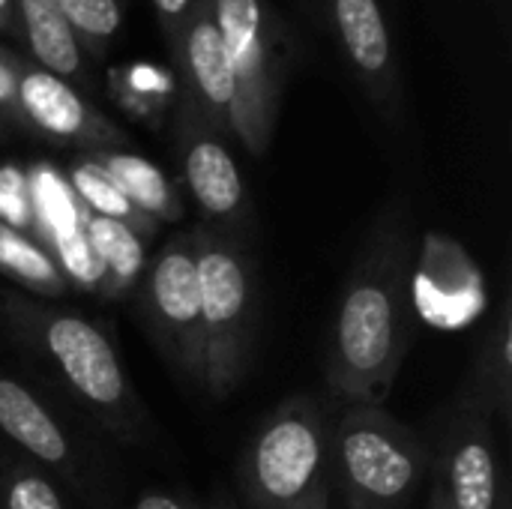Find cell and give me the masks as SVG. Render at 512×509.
Masks as SVG:
<instances>
[{
	"label": "cell",
	"mask_w": 512,
	"mask_h": 509,
	"mask_svg": "<svg viewBox=\"0 0 512 509\" xmlns=\"http://www.w3.org/2000/svg\"><path fill=\"white\" fill-rule=\"evenodd\" d=\"M414 243L405 219L390 210L366 237L339 297L327 390L342 405H384L414 339L411 291Z\"/></svg>",
	"instance_id": "obj_1"
},
{
	"label": "cell",
	"mask_w": 512,
	"mask_h": 509,
	"mask_svg": "<svg viewBox=\"0 0 512 509\" xmlns=\"http://www.w3.org/2000/svg\"><path fill=\"white\" fill-rule=\"evenodd\" d=\"M0 327L33 360L57 375L63 390L114 438L141 444L150 417L120 363L111 336L72 309L0 288Z\"/></svg>",
	"instance_id": "obj_2"
},
{
	"label": "cell",
	"mask_w": 512,
	"mask_h": 509,
	"mask_svg": "<svg viewBox=\"0 0 512 509\" xmlns=\"http://www.w3.org/2000/svg\"><path fill=\"white\" fill-rule=\"evenodd\" d=\"M336 405L300 393L276 405L240 459L249 509H333L330 429Z\"/></svg>",
	"instance_id": "obj_3"
},
{
	"label": "cell",
	"mask_w": 512,
	"mask_h": 509,
	"mask_svg": "<svg viewBox=\"0 0 512 509\" xmlns=\"http://www.w3.org/2000/svg\"><path fill=\"white\" fill-rule=\"evenodd\" d=\"M429 468V444L384 405H336L330 471L342 509H411Z\"/></svg>",
	"instance_id": "obj_4"
},
{
	"label": "cell",
	"mask_w": 512,
	"mask_h": 509,
	"mask_svg": "<svg viewBox=\"0 0 512 509\" xmlns=\"http://www.w3.org/2000/svg\"><path fill=\"white\" fill-rule=\"evenodd\" d=\"M192 249L201 294L204 333V381L213 399L231 396L252 366L255 324H258V276L249 243L192 225Z\"/></svg>",
	"instance_id": "obj_5"
},
{
	"label": "cell",
	"mask_w": 512,
	"mask_h": 509,
	"mask_svg": "<svg viewBox=\"0 0 512 509\" xmlns=\"http://www.w3.org/2000/svg\"><path fill=\"white\" fill-rule=\"evenodd\" d=\"M141 315L162 357L195 387L204 381L201 294L192 234L180 231L141 273Z\"/></svg>",
	"instance_id": "obj_6"
},
{
	"label": "cell",
	"mask_w": 512,
	"mask_h": 509,
	"mask_svg": "<svg viewBox=\"0 0 512 509\" xmlns=\"http://www.w3.org/2000/svg\"><path fill=\"white\" fill-rule=\"evenodd\" d=\"M429 474L450 509H510L492 417L468 390L444 411Z\"/></svg>",
	"instance_id": "obj_7"
},
{
	"label": "cell",
	"mask_w": 512,
	"mask_h": 509,
	"mask_svg": "<svg viewBox=\"0 0 512 509\" xmlns=\"http://www.w3.org/2000/svg\"><path fill=\"white\" fill-rule=\"evenodd\" d=\"M213 24L237 78L234 132L243 147L261 156L276 123V75L264 45V9L258 0H213Z\"/></svg>",
	"instance_id": "obj_8"
},
{
	"label": "cell",
	"mask_w": 512,
	"mask_h": 509,
	"mask_svg": "<svg viewBox=\"0 0 512 509\" xmlns=\"http://www.w3.org/2000/svg\"><path fill=\"white\" fill-rule=\"evenodd\" d=\"M0 435L66 489L90 504H102V486L93 477V462L66 423L39 399L36 390L0 369Z\"/></svg>",
	"instance_id": "obj_9"
},
{
	"label": "cell",
	"mask_w": 512,
	"mask_h": 509,
	"mask_svg": "<svg viewBox=\"0 0 512 509\" xmlns=\"http://www.w3.org/2000/svg\"><path fill=\"white\" fill-rule=\"evenodd\" d=\"M180 168L183 183L198 204L201 225L249 243L252 204L246 183L228 144L195 108L183 117L180 126Z\"/></svg>",
	"instance_id": "obj_10"
},
{
	"label": "cell",
	"mask_w": 512,
	"mask_h": 509,
	"mask_svg": "<svg viewBox=\"0 0 512 509\" xmlns=\"http://www.w3.org/2000/svg\"><path fill=\"white\" fill-rule=\"evenodd\" d=\"M18 114L39 129L42 135L66 144H84L87 150H102L114 147L123 135L102 120L84 99L81 93L45 72V69H24L18 72V96H15Z\"/></svg>",
	"instance_id": "obj_11"
},
{
	"label": "cell",
	"mask_w": 512,
	"mask_h": 509,
	"mask_svg": "<svg viewBox=\"0 0 512 509\" xmlns=\"http://www.w3.org/2000/svg\"><path fill=\"white\" fill-rule=\"evenodd\" d=\"M186 78L195 93V111L222 132H234L237 114V78L222 45V36L213 24V15H201L189 24L186 33Z\"/></svg>",
	"instance_id": "obj_12"
},
{
	"label": "cell",
	"mask_w": 512,
	"mask_h": 509,
	"mask_svg": "<svg viewBox=\"0 0 512 509\" xmlns=\"http://www.w3.org/2000/svg\"><path fill=\"white\" fill-rule=\"evenodd\" d=\"M87 156L117 183V189L156 225L159 222H180L186 207L180 189L171 183V177L153 165L150 159L117 150V147H102V150H87Z\"/></svg>",
	"instance_id": "obj_13"
},
{
	"label": "cell",
	"mask_w": 512,
	"mask_h": 509,
	"mask_svg": "<svg viewBox=\"0 0 512 509\" xmlns=\"http://www.w3.org/2000/svg\"><path fill=\"white\" fill-rule=\"evenodd\" d=\"M84 240L99 264L102 282L99 291L105 297H120L126 294L144 273V240L129 231L126 225H117L111 219H99L84 213L81 219Z\"/></svg>",
	"instance_id": "obj_14"
},
{
	"label": "cell",
	"mask_w": 512,
	"mask_h": 509,
	"mask_svg": "<svg viewBox=\"0 0 512 509\" xmlns=\"http://www.w3.org/2000/svg\"><path fill=\"white\" fill-rule=\"evenodd\" d=\"M512 315L510 297H504L495 324L483 336V345L474 360L471 384L465 387L486 411L489 417L510 420L512 411Z\"/></svg>",
	"instance_id": "obj_15"
},
{
	"label": "cell",
	"mask_w": 512,
	"mask_h": 509,
	"mask_svg": "<svg viewBox=\"0 0 512 509\" xmlns=\"http://www.w3.org/2000/svg\"><path fill=\"white\" fill-rule=\"evenodd\" d=\"M18 15L24 24V36L30 54L36 57L39 69L57 78H78L81 75V48L78 36L57 9L54 0H18Z\"/></svg>",
	"instance_id": "obj_16"
},
{
	"label": "cell",
	"mask_w": 512,
	"mask_h": 509,
	"mask_svg": "<svg viewBox=\"0 0 512 509\" xmlns=\"http://www.w3.org/2000/svg\"><path fill=\"white\" fill-rule=\"evenodd\" d=\"M0 276H6L21 291L33 297H63L69 291V276L51 249L24 231H15L0 222Z\"/></svg>",
	"instance_id": "obj_17"
},
{
	"label": "cell",
	"mask_w": 512,
	"mask_h": 509,
	"mask_svg": "<svg viewBox=\"0 0 512 509\" xmlns=\"http://www.w3.org/2000/svg\"><path fill=\"white\" fill-rule=\"evenodd\" d=\"M333 9L351 63L366 78H384L390 69V30L378 0H333Z\"/></svg>",
	"instance_id": "obj_18"
},
{
	"label": "cell",
	"mask_w": 512,
	"mask_h": 509,
	"mask_svg": "<svg viewBox=\"0 0 512 509\" xmlns=\"http://www.w3.org/2000/svg\"><path fill=\"white\" fill-rule=\"evenodd\" d=\"M69 189H72V198H78L84 213L99 216V219H111L117 225H126L141 240L156 237L159 225L153 219H147L87 153H81L69 165Z\"/></svg>",
	"instance_id": "obj_19"
},
{
	"label": "cell",
	"mask_w": 512,
	"mask_h": 509,
	"mask_svg": "<svg viewBox=\"0 0 512 509\" xmlns=\"http://www.w3.org/2000/svg\"><path fill=\"white\" fill-rule=\"evenodd\" d=\"M0 509H69L57 480L21 453L0 456Z\"/></svg>",
	"instance_id": "obj_20"
},
{
	"label": "cell",
	"mask_w": 512,
	"mask_h": 509,
	"mask_svg": "<svg viewBox=\"0 0 512 509\" xmlns=\"http://www.w3.org/2000/svg\"><path fill=\"white\" fill-rule=\"evenodd\" d=\"M0 222L36 237V201L30 177L15 162L0 165Z\"/></svg>",
	"instance_id": "obj_21"
},
{
	"label": "cell",
	"mask_w": 512,
	"mask_h": 509,
	"mask_svg": "<svg viewBox=\"0 0 512 509\" xmlns=\"http://www.w3.org/2000/svg\"><path fill=\"white\" fill-rule=\"evenodd\" d=\"M75 36H87L96 42H105L117 33L123 12L117 0H54Z\"/></svg>",
	"instance_id": "obj_22"
},
{
	"label": "cell",
	"mask_w": 512,
	"mask_h": 509,
	"mask_svg": "<svg viewBox=\"0 0 512 509\" xmlns=\"http://www.w3.org/2000/svg\"><path fill=\"white\" fill-rule=\"evenodd\" d=\"M132 509H228V504L222 507H201V504H192V501H186V498H180V495H168V492H144L138 501H135V507Z\"/></svg>",
	"instance_id": "obj_23"
},
{
	"label": "cell",
	"mask_w": 512,
	"mask_h": 509,
	"mask_svg": "<svg viewBox=\"0 0 512 509\" xmlns=\"http://www.w3.org/2000/svg\"><path fill=\"white\" fill-rule=\"evenodd\" d=\"M15 96H18V72L0 57V117L18 111Z\"/></svg>",
	"instance_id": "obj_24"
},
{
	"label": "cell",
	"mask_w": 512,
	"mask_h": 509,
	"mask_svg": "<svg viewBox=\"0 0 512 509\" xmlns=\"http://www.w3.org/2000/svg\"><path fill=\"white\" fill-rule=\"evenodd\" d=\"M153 6L159 9V15L165 21H183L189 6H192V0H153Z\"/></svg>",
	"instance_id": "obj_25"
},
{
	"label": "cell",
	"mask_w": 512,
	"mask_h": 509,
	"mask_svg": "<svg viewBox=\"0 0 512 509\" xmlns=\"http://www.w3.org/2000/svg\"><path fill=\"white\" fill-rule=\"evenodd\" d=\"M426 509H450L447 507V501L441 498V492L432 486V492H429V501H426Z\"/></svg>",
	"instance_id": "obj_26"
},
{
	"label": "cell",
	"mask_w": 512,
	"mask_h": 509,
	"mask_svg": "<svg viewBox=\"0 0 512 509\" xmlns=\"http://www.w3.org/2000/svg\"><path fill=\"white\" fill-rule=\"evenodd\" d=\"M9 9H12V0H0V21L9 18Z\"/></svg>",
	"instance_id": "obj_27"
}]
</instances>
